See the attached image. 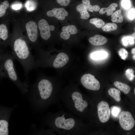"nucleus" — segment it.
Wrapping results in <instances>:
<instances>
[{"label": "nucleus", "mask_w": 135, "mask_h": 135, "mask_svg": "<svg viewBox=\"0 0 135 135\" xmlns=\"http://www.w3.org/2000/svg\"><path fill=\"white\" fill-rule=\"evenodd\" d=\"M13 24L9 46L14 58L18 60L22 66L26 80H28L30 71L34 68L35 63L32 54L30 44L19 20L15 16L11 18Z\"/></svg>", "instance_id": "1"}, {"label": "nucleus", "mask_w": 135, "mask_h": 135, "mask_svg": "<svg viewBox=\"0 0 135 135\" xmlns=\"http://www.w3.org/2000/svg\"><path fill=\"white\" fill-rule=\"evenodd\" d=\"M14 58L11 53L5 52L3 54L1 61L5 78L13 82L23 92L28 91V85L26 82L22 83L20 80L14 65Z\"/></svg>", "instance_id": "2"}, {"label": "nucleus", "mask_w": 135, "mask_h": 135, "mask_svg": "<svg viewBox=\"0 0 135 135\" xmlns=\"http://www.w3.org/2000/svg\"><path fill=\"white\" fill-rule=\"evenodd\" d=\"M14 14L18 19L26 33L30 45L32 47L35 46L38 36V27L37 23L32 16L25 13Z\"/></svg>", "instance_id": "3"}, {"label": "nucleus", "mask_w": 135, "mask_h": 135, "mask_svg": "<svg viewBox=\"0 0 135 135\" xmlns=\"http://www.w3.org/2000/svg\"><path fill=\"white\" fill-rule=\"evenodd\" d=\"M10 18H7L0 20V48L5 50L9 44L11 34L9 28Z\"/></svg>", "instance_id": "4"}, {"label": "nucleus", "mask_w": 135, "mask_h": 135, "mask_svg": "<svg viewBox=\"0 0 135 135\" xmlns=\"http://www.w3.org/2000/svg\"><path fill=\"white\" fill-rule=\"evenodd\" d=\"M80 81L82 85L88 89L97 90L100 88L99 82L94 76L90 74H86L82 76Z\"/></svg>", "instance_id": "5"}, {"label": "nucleus", "mask_w": 135, "mask_h": 135, "mask_svg": "<svg viewBox=\"0 0 135 135\" xmlns=\"http://www.w3.org/2000/svg\"><path fill=\"white\" fill-rule=\"evenodd\" d=\"M37 88L41 98L44 100L48 98L51 95L52 90V86L48 80L43 79L38 83Z\"/></svg>", "instance_id": "6"}, {"label": "nucleus", "mask_w": 135, "mask_h": 135, "mask_svg": "<svg viewBox=\"0 0 135 135\" xmlns=\"http://www.w3.org/2000/svg\"><path fill=\"white\" fill-rule=\"evenodd\" d=\"M120 124L122 128L126 130L132 129L134 126L135 122L131 113L128 111H122L119 117Z\"/></svg>", "instance_id": "7"}, {"label": "nucleus", "mask_w": 135, "mask_h": 135, "mask_svg": "<svg viewBox=\"0 0 135 135\" xmlns=\"http://www.w3.org/2000/svg\"><path fill=\"white\" fill-rule=\"evenodd\" d=\"M41 37L43 40H47L51 36V31L55 29L53 25H50L47 21L45 19H40L37 24Z\"/></svg>", "instance_id": "8"}, {"label": "nucleus", "mask_w": 135, "mask_h": 135, "mask_svg": "<svg viewBox=\"0 0 135 135\" xmlns=\"http://www.w3.org/2000/svg\"><path fill=\"white\" fill-rule=\"evenodd\" d=\"M98 113L100 121L102 123L108 121L110 116V110L108 104L104 101H101L98 104Z\"/></svg>", "instance_id": "9"}, {"label": "nucleus", "mask_w": 135, "mask_h": 135, "mask_svg": "<svg viewBox=\"0 0 135 135\" xmlns=\"http://www.w3.org/2000/svg\"><path fill=\"white\" fill-rule=\"evenodd\" d=\"M64 114L61 117H58L56 119L55 124L58 128L66 130H70L74 126L75 122L72 118L66 119Z\"/></svg>", "instance_id": "10"}, {"label": "nucleus", "mask_w": 135, "mask_h": 135, "mask_svg": "<svg viewBox=\"0 0 135 135\" xmlns=\"http://www.w3.org/2000/svg\"><path fill=\"white\" fill-rule=\"evenodd\" d=\"M72 99L74 102V106L78 111L82 112L88 106L87 102L82 99L81 94L78 92H73L72 95Z\"/></svg>", "instance_id": "11"}, {"label": "nucleus", "mask_w": 135, "mask_h": 135, "mask_svg": "<svg viewBox=\"0 0 135 135\" xmlns=\"http://www.w3.org/2000/svg\"><path fill=\"white\" fill-rule=\"evenodd\" d=\"M10 4L7 0H0V20L10 18L12 12L10 10Z\"/></svg>", "instance_id": "12"}, {"label": "nucleus", "mask_w": 135, "mask_h": 135, "mask_svg": "<svg viewBox=\"0 0 135 135\" xmlns=\"http://www.w3.org/2000/svg\"><path fill=\"white\" fill-rule=\"evenodd\" d=\"M49 17H54L59 20H63L68 15V13L63 8H54L48 11L46 13Z\"/></svg>", "instance_id": "13"}, {"label": "nucleus", "mask_w": 135, "mask_h": 135, "mask_svg": "<svg viewBox=\"0 0 135 135\" xmlns=\"http://www.w3.org/2000/svg\"><path fill=\"white\" fill-rule=\"evenodd\" d=\"M69 58L67 54L63 52L59 53L54 60L53 66L55 68L62 67L68 62Z\"/></svg>", "instance_id": "14"}, {"label": "nucleus", "mask_w": 135, "mask_h": 135, "mask_svg": "<svg viewBox=\"0 0 135 135\" xmlns=\"http://www.w3.org/2000/svg\"><path fill=\"white\" fill-rule=\"evenodd\" d=\"M62 32L60 34V37L64 40L68 39L71 34H76L78 30L76 27L74 25H68L64 26L62 28Z\"/></svg>", "instance_id": "15"}, {"label": "nucleus", "mask_w": 135, "mask_h": 135, "mask_svg": "<svg viewBox=\"0 0 135 135\" xmlns=\"http://www.w3.org/2000/svg\"><path fill=\"white\" fill-rule=\"evenodd\" d=\"M88 40L94 46H99L106 44L108 41V39L102 36L96 34L92 37H90Z\"/></svg>", "instance_id": "16"}, {"label": "nucleus", "mask_w": 135, "mask_h": 135, "mask_svg": "<svg viewBox=\"0 0 135 135\" xmlns=\"http://www.w3.org/2000/svg\"><path fill=\"white\" fill-rule=\"evenodd\" d=\"M118 6V4L116 3H112L108 8H100L99 11V13L101 14H104L106 12L108 16L111 15L115 10L116 8Z\"/></svg>", "instance_id": "17"}, {"label": "nucleus", "mask_w": 135, "mask_h": 135, "mask_svg": "<svg viewBox=\"0 0 135 135\" xmlns=\"http://www.w3.org/2000/svg\"><path fill=\"white\" fill-rule=\"evenodd\" d=\"M76 9L80 13L81 18L87 19L89 18L90 14L87 9L82 4H80L77 5L76 7Z\"/></svg>", "instance_id": "18"}, {"label": "nucleus", "mask_w": 135, "mask_h": 135, "mask_svg": "<svg viewBox=\"0 0 135 135\" xmlns=\"http://www.w3.org/2000/svg\"><path fill=\"white\" fill-rule=\"evenodd\" d=\"M114 85L125 94H128L130 92V88L128 85L121 82L116 81L114 82Z\"/></svg>", "instance_id": "19"}, {"label": "nucleus", "mask_w": 135, "mask_h": 135, "mask_svg": "<svg viewBox=\"0 0 135 135\" xmlns=\"http://www.w3.org/2000/svg\"><path fill=\"white\" fill-rule=\"evenodd\" d=\"M111 21L114 22H122L124 18L122 14L121 10L119 9L114 12L111 15Z\"/></svg>", "instance_id": "20"}, {"label": "nucleus", "mask_w": 135, "mask_h": 135, "mask_svg": "<svg viewBox=\"0 0 135 135\" xmlns=\"http://www.w3.org/2000/svg\"><path fill=\"white\" fill-rule=\"evenodd\" d=\"M108 92V94L116 101L119 102L120 101L121 92L119 90L115 88H111L109 89Z\"/></svg>", "instance_id": "21"}, {"label": "nucleus", "mask_w": 135, "mask_h": 135, "mask_svg": "<svg viewBox=\"0 0 135 135\" xmlns=\"http://www.w3.org/2000/svg\"><path fill=\"white\" fill-rule=\"evenodd\" d=\"M8 123L6 120H0V135H7L8 134Z\"/></svg>", "instance_id": "22"}, {"label": "nucleus", "mask_w": 135, "mask_h": 135, "mask_svg": "<svg viewBox=\"0 0 135 135\" xmlns=\"http://www.w3.org/2000/svg\"><path fill=\"white\" fill-rule=\"evenodd\" d=\"M82 4L85 6L87 10L93 12L94 10L96 12L98 11L100 9V6L98 5H91L90 0H82Z\"/></svg>", "instance_id": "23"}, {"label": "nucleus", "mask_w": 135, "mask_h": 135, "mask_svg": "<svg viewBox=\"0 0 135 135\" xmlns=\"http://www.w3.org/2000/svg\"><path fill=\"white\" fill-rule=\"evenodd\" d=\"M107 56L108 54L106 52L101 51L94 52L91 54L90 56L92 59L98 60L104 58Z\"/></svg>", "instance_id": "24"}, {"label": "nucleus", "mask_w": 135, "mask_h": 135, "mask_svg": "<svg viewBox=\"0 0 135 135\" xmlns=\"http://www.w3.org/2000/svg\"><path fill=\"white\" fill-rule=\"evenodd\" d=\"M118 28L117 24L114 23L106 24L102 27V30L105 32H109L116 30Z\"/></svg>", "instance_id": "25"}, {"label": "nucleus", "mask_w": 135, "mask_h": 135, "mask_svg": "<svg viewBox=\"0 0 135 135\" xmlns=\"http://www.w3.org/2000/svg\"><path fill=\"white\" fill-rule=\"evenodd\" d=\"M90 22L94 24L97 28H100L103 26L105 24L104 22L101 19L94 18L90 19Z\"/></svg>", "instance_id": "26"}, {"label": "nucleus", "mask_w": 135, "mask_h": 135, "mask_svg": "<svg viewBox=\"0 0 135 135\" xmlns=\"http://www.w3.org/2000/svg\"><path fill=\"white\" fill-rule=\"evenodd\" d=\"M125 74L128 79L130 81L133 80L135 77L134 71L132 69H127L126 71Z\"/></svg>", "instance_id": "27"}, {"label": "nucleus", "mask_w": 135, "mask_h": 135, "mask_svg": "<svg viewBox=\"0 0 135 135\" xmlns=\"http://www.w3.org/2000/svg\"><path fill=\"white\" fill-rule=\"evenodd\" d=\"M118 54L121 58L123 60H126L128 56V52L124 48L120 49L118 52Z\"/></svg>", "instance_id": "28"}, {"label": "nucleus", "mask_w": 135, "mask_h": 135, "mask_svg": "<svg viewBox=\"0 0 135 135\" xmlns=\"http://www.w3.org/2000/svg\"><path fill=\"white\" fill-rule=\"evenodd\" d=\"M134 40L131 36L124 38L122 40L123 44L125 46L128 45V42L130 44H133L134 43Z\"/></svg>", "instance_id": "29"}, {"label": "nucleus", "mask_w": 135, "mask_h": 135, "mask_svg": "<svg viewBox=\"0 0 135 135\" xmlns=\"http://www.w3.org/2000/svg\"><path fill=\"white\" fill-rule=\"evenodd\" d=\"M121 111L120 108L117 106H114L111 108V112L112 115L114 117L118 116Z\"/></svg>", "instance_id": "30"}, {"label": "nucleus", "mask_w": 135, "mask_h": 135, "mask_svg": "<svg viewBox=\"0 0 135 135\" xmlns=\"http://www.w3.org/2000/svg\"><path fill=\"white\" fill-rule=\"evenodd\" d=\"M122 4L123 7L126 9H128L130 7V4L129 0H123Z\"/></svg>", "instance_id": "31"}, {"label": "nucleus", "mask_w": 135, "mask_h": 135, "mask_svg": "<svg viewBox=\"0 0 135 135\" xmlns=\"http://www.w3.org/2000/svg\"><path fill=\"white\" fill-rule=\"evenodd\" d=\"M58 3L63 6H66L69 4L71 0H56Z\"/></svg>", "instance_id": "32"}, {"label": "nucleus", "mask_w": 135, "mask_h": 135, "mask_svg": "<svg viewBox=\"0 0 135 135\" xmlns=\"http://www.w3.org/2000/svg\"><path fill=\"white\" fill-rule=\"evenodd\" d=\"M128 16L130 19H133L135 17V9L132 8L130 9L128 12Z\"/></svg>", "instance_id": "33"}, {"label": "nucleus", "mask_w": 135, "mask_h": 135, "mask_svg": "<svg viewBox=\"0 0 135 135\" xmlns=\"http://www.w3.org/2000/svg\"><path fill=\"white\" fill-rule=\"evenodd\" d=\"M1 58L0 60V78H5V76L4 72L1 62Z\"/></svg>", "instance_id": "34"}, {"label": "nucleus", "mask_w": 135, "mask_h": 135, "mask_svg": "<svg viewBox=\"0 0 135 135\" xmlns=\"http://www.w3.org/2000/svg\"><path fill=\"white\" fill-rule=\"evenodd\" d=\"M22 5L20 4H16L13 5L12 8L13 9L16 10L20 9Z\"/></svg>", "instance_id": "35"}, {"label": "nucleus", "mask_w": 135, "mask_h": 135, "mask_svg": "<svg viewBox=\"0 0 135 135\" xmlns=\"http://www.w3.org/2000/svg\"><path fill=\"white\" fill-rule=\"evenodd\" d=\"M5 52V50L0 48V60L2 57V54Z\"/></svg>", "instance_id": "36"}, {"label": "nucleus", "mask_w": 135, "mask_h": 135, "mask_svg": "<svg viewBox=\"0 0 135 135\" xmlns=\"http://www.w3.org/2000/svg\"><path fill=\"white\" fill-rule=\"evenodd\" d=\"M132 53L133 54H135V48H133L132 50Z\"/></svg>", "instance_id": "37"}, {"label": "nucleus", "mask_w": 135, "mask_h": 135, "mask_svg": "<svg viewBox=\"0 0 135 135\" xmlns=\"http://www.w3.org/2000/svg\"><path fill=\"white\" fill-rule=\"evenodd\" d=\"M132 38H133V39L135 40V34L134 32L133 33V34H132Z\"/></svg>", "instance_id": "38"}, {"label": "nucleus", "mask_w": 135, "mask_h": 135, "mask_svg": "<svg viewBox=\"0 0 135 135\" xmlns=\"http://www.w3.org/2000/svg\"><path fill=\"white\" fill-rule=\"evenodd\" d=\"M132 58L135 60V54H134V55L132 56Z\"/></svg>", "instance_id": "39"}, {"label": "nucleus", "mask_w": 135, "mask_h": 135, "mask_svg": "<svg viewBox=\"0 0 135 135\" xmlns=\"http://www.w3.org/2000/svg\"><path fill=\"white\" fill-rule=\"evenodd\" d=\"M134 94H135V89H134Z\"/></svg>", "instance_id": "40"}]
</instances>
